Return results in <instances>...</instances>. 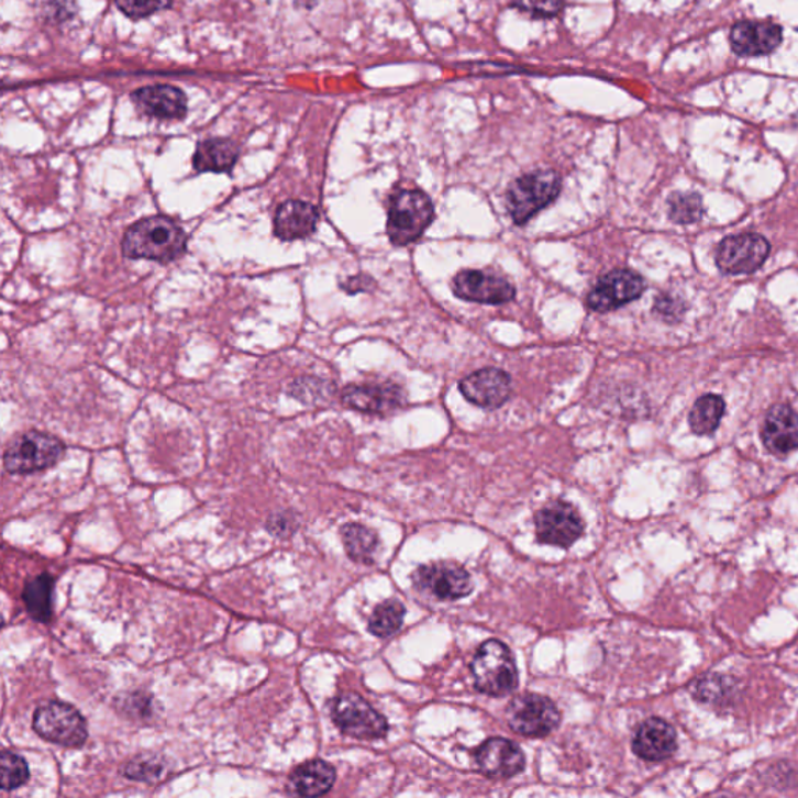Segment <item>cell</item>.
<instances>
[{
    "mask_svg": "<svg viewBox=\"0 0 798 798\" xmlns=\"http://www.w3.org/2000/svg\"><path fill=\"white\" fill-rule=\"evenodd\" d=\"M462 395L483 409H498L512 395V378L499 368H483L458 384Z\"/></svg>",
    "mask_w": 798,
    "mask_h": 798,
    "instance_id": "9a60e30c",
    "label": "cell"
},
{
    "mask_svg": "<svg viewBox=\"0 0 798 798\" xmlns=\"http://www.w3.org/2000/svg\"><path fill=\"white\" fill-rule=\"evenodd\" d=\"M317 207L303 200H287L279 204L274 218V234L279 241H301L311 236L319 225Z\"/></svg>",
    "mask_w": 798,
    "mask_h": 798,
    "instance_id": "d6986e66",
    "label": "cell"
},
{
    "mask_svg": "<svg viewBox=\"0 0 798 798\" xmlns=\"http://www.w3.org/2000/svg\"><path fill=\"white\" fill-rule=\"evenodd\" d=\"M188 250V234L175 220L155 215L133 223L122 239V253L129 259H151L169 264Z\"/></svg>",
    "mask_w": 798,
    "mask_h": 798,
    "instance_id": "6da1fadb",
    "label": "cell"
},
{
    "mask_svg": "<svg viewBox=\"0 0 798 798\" xmlns=\"http://www.w3.org/2000/svg\"><path fill=\"white\" fill-rule=\"evenodd\" d=\"M413 584L420 591L439 600H457L473 591L472 577L464 566L453 562H437L421 566L413 574Z\"/></svg>",
    "mask_w": 798,
    "mask_h": 798,
    "instance_id": "7c38bea8",
    "label": "cell"
},
{
    "mask_svg": "<svg viewBox=\"0 0 798 798\" xmlns=\"http://www.w3.org/2000/svg\"><path fill=\"white\" fill-rule=\"evenodd\" d=\"M171 0H115L118 9L132 18V20H144L158 11L170 7Z\"/></svg>",
    "mask_w": 798,
    "mask_h": 798,
    "instance_id": "1f68e13d",
    "label": "cell"
},
{
    "mask_svg": "<svg viewBox=\"0 0 798 798\" xmlns=\"http://www.w3.org/2000/svg\"><path fill=\"white\" fill-rule=\"evenodd\" d=\"M342 402L357 412L386 415L406 404V395L397 384H353L343 389Z\"/></svg>",
    "mask_w": 798,
    "mask_h": 798,
    "instance_id": "5bb4252c",
    "label": "cell"
},
{
    "mask_svg": "<svg viewBox=\"0 0 798 798\" xmlns=\"http://www.w3.org/2000/svg\"><path fill=\"white\" fill-rule=\"evenodd\" d=\"M764 445L775 456H786L798 447V415L790 406H774L761 431Z\"/></svg>",
    "mask_w": 798,
    "mask_h": 798,
    "instance_id": "44dd1931",
    "label": "cell"
},
{
    "mask_svg": "<svg viewBox=\"0 0 798 798\" xmlns=\"http://www.w3.org/2000/svg\"><path fill=\"white\" fill-rule=\"evenodd\" d=\"M725 413V402L718 395H705L697 399L696 404L689 413V424L696 434H713Z\"/></svg>",
    "mask_w": 798,
    "mask_h": 798,
    "instance_id": "484cf974",
    "label": "cell"
},
{
    "mask_svg": "<svg viewBox=\"0 0 798 798\" xmlns=\"http://www.w3.org/2000/svg\"><path fill=\"white\" fill-rule=\"evenodd\" d=\"M453 290L461 300L479 304H506L517 295L509 279L488 270H462L453 279Z\"/></svg>",
    "mask_w": 798,
    "mask_h": 798,
    "instance_id": "4fadbf2b",
    "label": "cell"
},
{
    "mask_svg": "<svg viewBox=\"0 0 798 798\" xmlns=\"http://www.w3.org/2000/svg\"><path fill=\"white\" fill-rule=\"evenodd\" d=\"M118 710L133 719L148 718L152 713L151 697L141 692L124 694V699H118Z\"/></svg>",
    "mask_w": 798,
    "mask_h": 798,
    "instance_id": "d6a6232c",
    "label": "cell"
},
{
    "mask_svg": "<svg viewBox=\"0 0 798 798\" xmlns=\"http://www.w3.org/2000/svg\"><path fill=\"white\" fill-rule=\"evenodd\" d=\"M434 204L423 190H401L391 199L387 234L398 247L412 244L423 236L434 220Z\"/></svg>",
    "mask_w": 798,
    "mask_h": 798,
    "instance_id": "277c9868",
    "label": "cell"
},
{
    "mask_svg": "<svg viewBox=\"0 0 798 798\" xmlns=\"http://www.w3.org/2000/svg\"><path fill=\"white\" fill-rule=\"evenodd\" d=\"M562 190L561 175L555 170H535L517 178L506 193V207L517 225H524L533 215L550 207Z\"/></svg>",
    "mask_w": 798,
    "mask_h": 798,
    "instance_id": "7a4b0ae2",
    "label": "cell"
},
{
    "mask_svg": "<svg viewBox=\"0 0 798 798\" xmlns=\"http://www.w3.org/2000/svg\"><path fill=\"white\" fill-rule=\"evenodd\" d=\"M0 771H2V789L7 790V793L20 789L29 783V764L20 753L7 751V749L2 751Z\"/></svg>",
    "mask_w": 798,
    "mask_h": 798,
    "instance_id": "f1b7e54d",
    "label": "cell"
},
{
    "mask_svg": "<svg viewBox=\"0 0 798 798\" xmlns=\"http://www.w3.org/2000/svg\"><path fill=\"white\" fill-rule=\"evenodd\" d=\"M514 9L535 20H551L565 9V0H512Z\"/></svg>",
    "mask_w": 798,
    "mask_h": 798,
    "instance_id": "4dcf8cb0",
    "label": "cell"
},
{
    "mask_svg": "<svg viewBox=\"0 0 798 798\" xmlns=\"http://www.w3.org/2000/svg\"><path fill=\"white\" fill-rule=\"evenodd\" d=\"M65 451V443L55 435L40 431L24 432L7 446L3 468L10 475H33L57 465Z\"/></svg>",
    "mask_w": 798,
    "mask_h": 798,
    "instance_id": "3957f363",
    "label": "cell"
},
{
    "mask_svg": "<svg viewBox=\"0 0 798 798\" xmlns=\"http://www.w3.org/2000/svg\"><path fill=\"white\" fill-rule=\"evenodd\" d=\"M536 536L540 542L568 550L584 535L585 524L576 507L555 501L535 514Z\"/></svg>",
    "mask_w": 798,
    "mask_h": 798,
    "instance_id": "8fae6325",
    "label": "cell"
},
{
    "mask_svg": "<svg viewBox=\"0 0 798 798\" xmlns=\"http://www.w3.org/2000/svg\"><path fill=\"white\" fill-rule=\"evenodd\" d=\"M703 215L702 197L699 193H674L669 199V218L680 225L697 222Z\"/></svg>",
    "mask_w": 798,
    "mask_h": 798,
    "instance_id": "f546056e",
    "label": "cell"
},
{
    "mask_svg": "<svg viewBox=\"0 0 798 798\" xmlns=\"http://www.w3.org/2000/svg\"><path fill=\"white\" fill-rule=\"evenodd\" d=\"M122 772H124V777L133 779V782L153 785V783L162 782L164 775L167 774V764L162 756L147 753V755L136 756L129 761Z\"/></svg>",
    "mask_w": 798,
    "mask_h": 798,
    "instance_id": "83f0119b",
    "label": "cell"
},
{
    "mask_svg": "<svg viewBox=\"0 0 798 798\" xmlns=\"http://www.w3.org/2000/svg\"><path fill=\"white\" fill-rule=\"evenodd\" d=\"M237 144L223 137L201 141L193 153L192 164L197 171H212V174H229L236 166L239 159Z\"/></svg>",
    "mask_w": 798,
    "mask_h": 798,
    "instance_id": "603a6c76",
    "label": "cell"
},
{
    "mask_svg": "<svg viewBox=\"0 0 798 798\" xmlns=\"http://www.w3.org/2000/svg\"><path fill=\"white\" fill-rule=\"evenodd\" d=\"M477 766L488 778H512L523 772L525 756L513 741L491 738L476 752Z\"/></svg>",
    "mask_w": 798,
    "mask_h": 798,
    "instance_id": "e0dca14e",
    "label": "cell"
},
{
    "mask_svg": "<svg viewBox=\"0 0 798 798\" xmlns=\"http://www.w3.org/2000/svg\"><path fill=\"white\" fill-rule=\"evenodd\" d=\"M136 110L158 121H181L188 114V97L171 85H152L132 95Z\"/></svg>",
    "mask_w": 798,
    "mask_h": 798,
    "instance_id": "2e32d148",
    "label": "cell"
},
{
    "mask_svg": "<svg viewBox=\"0 0 798 798\" xmlns=\"http://www.w3.org/2000/svg\"><path fill=\"white\" fill-rule=\"evenodd\" d=\"M331 718L343 734L356 740H380L389 733L387 719L357 692L335 696L331 703Z\"/></svg>",
    "mask_w": 798,
    "mask_h": 798,
    "instance_id": "52a82bcc",
    "label": "cell"
},
{
    "mask_svg": "<svg viewBox=\"0 0 798 798\" xmlns=\"http://www.w3.org/2000/svg\"><path fill=\"white\" fill-rule=\"evenodd\" d=\"M646 289L643 276L629 268H617L600 276L599 281L589 290L588 309L595 312H610L621 306L632 303Z\"/></svg>",
    "mask_w": 798,
    "mask_h": 798,
    "instance_id": "9c48e42d",
    "label": "cell"
},
{
    "mask_svg": "<svg viewBox=\"0 0 798 798\" xmlns=\"http://www.w3.org/2000/svg\"><path fill=\"white\" fill-rule=\"evenodd\" d=\"M267 529L275 535H281V539H286L287 535L292 533L295 521H290L289 514L286 513L271 514Z\"/></svg>",
    "mask_w": 798,
    "mask_h": 798,
    "instance_id": "e575fe53",
    "label": "cell"
},
{
    "mask_svg": "<svg viewBox=\"0 0 798 798\" xmlns=\"http://www.w3.org/2000/svg\"><path fill=\"white\" fill-rule=\"evenodd\" d=\"M477 691L501 697L518 685V670L510 649L498 640L485 641L472 662Z\"/></svg>",
    "mask_w": 798,
    "mask_h": 798,
    "instance_id": "5b68a950",
    "label": "cell"
},
{
    "mask_svg": "<svg viewBox=\"0 0 798 798\" xmlns=\"http://www.w3.org/2000/svg\"><path fill=\"white\" fill-rule=\"evenodd\" d=\"M404 614V606L399 600H386L373 611L368 630L375 636L389 638L401 628Z\"/></svg>",
    "mask_w": 798,
    "mask_h": 798,
    "instance_id": "4316f807",
    "label": "cell"
},
{
    "mask_svg": "<svg viewBox=\"0 0 798 798\" xmlns=\"http://www.w3.org/2000/svg\"><path fill=\"white\" fill-rule=\"evenodd\" d=\"M506 719L510 729L521 736L546 738L557 729L562 716L550 697L525 692L509 703Z\"/></svg>",
    "mask_w": 798,
    "mask_h": 798,
    "instance_id": "ba28073f",
    "label": "cell"
},
{
    "mask_svg": "<svg viewBox=\"0 0 798 798\" xmlns=\"http://www.w3.org/2000/svg\"><path fill=\"white\" fill-rule=\"evenodd\" d=\"M335 769L323 760H312L301 764L290 774L289 789L301 797H320L333 789Z\"/></svg>",
    "mask_w": 798,
    "mask_h": 798,
    "instance_id": "7402d4cb",
    "label": "cell"
},
{
    "mask_svg": "<svg viewBox=\"0 0 798 798\" xmlns=\"http://www.w3.org/2000/svg\"><path fill=\"white\" fill-rule=\"evenodd\" d=\"M681 311H684V308H681V306H677V301H675L674 298L660 297L658 300H656V314H660L662 317H669V319H673V317H678Z\"/></svg>",
    "mask_w": 798,
    "mask_h": 798,
    "instance_id": "d590c367",
    "label": "cell"
},
{
    "mask_svg": "<svg viewBox=\"0 0 798 798\" xmlns=\"http://www.w3.org/2000/svg\"><path fill=\"white\" fill-rule=\"evenodd\" d=\"M54 591L55 579L51 574H40L25 584L22 589V600L27 607L30 617L35 621L43 622V624L51 622L52 614H54Z\"/></svg>",
    "mask_w": 798,
    "mask_h": 798,
    "instance_id": "cb8c5ba5",
    "label": "cell"
},
{
    "mask_svg": "<svg viewBox=\"0 0 798 798\" xmlns=\"http://www.w3.org/2000/svg\"><path fill=\"white\" fill-rule=\"evenodd\" d=\"M783 30L774 22H738L730 35L734 54L760 57L774 52L782 44Z\"/></svg>",
    "mask_w": 798,
    "mask_h": 798,
    "instance_id": "ac0fdd59",
    "label": "cell"
},
{
    "mask_svg": "<svg viewBox=\"0 0 798 798\" xmlns=\"http://www.w3.org/2000/svg\"><path fill=\"white\" fill-rule=\"evenodd\" d=\"M632 745L638 758L660 763L673 756L677 749V734L670 723L660 718H651L641 723Z\"/></svg>",
    "mask_w": 798,
    "mask_h": 798,
    "instance_id": "ffe728a7",
    "label": "cell"
},
{
    "mask_svg": "<svg viewBox=\"0 0 798 798\" xmlns=\"http://www.w3.org/2000/svg\"><path fill=\"white\" fill-rule=\"evenodd\" d=\"M375 279L372 278V276L367 275H357L352 276V278L346 279L345 282H342L341 287L345 292L348 293H359V292H370V290L375 289Z\"/></svg>",
    "mask_w": 798,
    "mask_h": 798,
    "instance_id": "836d02e7",
    "label": "cell"
},
{
    "mask_svg": "<svg viewBox=\"0 0 798 798\" xmlns=\"http://www.w3.org/2000/svg\"><path fill=\"white\" fill-rule=\"evenodd\" d=\"M771 244L760 234L745 233L723 239L716 252V263L725 275H745L758 270L769 257Z\"/></svg>",
    "mask_w": 798,
    "mask_h": 798,
    "instance_id": "30bf717a",
    "label": "cell"
},
{
    "mask_svg": "<svg viewBox=\"0 0 798 798\" xmlns=\"http://www.w3.org/2000/svg\"><path fill=\"white\" fill-rule=\"evenodd\" d=\"M33 730L38 736L62 747H81L88 741L84 716L73 705L52 700L36 708Z\"/></svg>",
    "mask_w": 798,
    "mask_h": 798,
    "instance_id": "8992f818",
    "label": "cell"
},
{
    "mask_svg": "<svg viewBox=\"0 0 798 798\" xmlns=\"http://www.w3.org/2000/svg\"><path fill=\"white\" fill-rule=\"evenodd\" d=\"M342 542L353 562L373 563L378 550V535L362 524H346L342 528Z\"/></svg>",
    "mask_w": 798,
    "mask_h": 798,
    "instance_id": "d4e9b609",
    "label": "cell"
}]
</instances>
